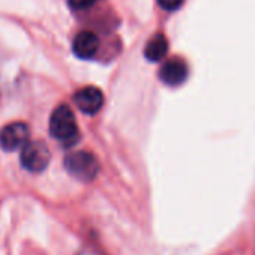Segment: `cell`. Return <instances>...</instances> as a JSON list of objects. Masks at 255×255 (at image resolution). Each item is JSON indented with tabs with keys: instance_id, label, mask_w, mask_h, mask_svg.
<instances>
[{
	"instance_id": "8992f818",
	"label": "cell",
	"mask_w": 255,
	"mask_h": 255,
	"mask_svg": "<svg viewBox=\"0 0 255 255\" xmlns=\"http://www.w3.org/2000/svg\"><path fill=\"white\" fill-rule=\"evenodd\" d=\"M188 65L182 59H170L159 71V78L167 86H180L188 78Z\"/></svg>"
},
{
	"instance_id": "52a82bcc",
	"label": "cell",
	"mask_w": 255,
	"mask_h": 255,
	"mask_svg": "<svg viewBox=\"0 0 255 255\" xmlns=\"http://www.w3.org/2000/svg\"><path fill=\"white\" fill-rule=\"evenodd\" d=\"M99 50V39L93 32H80L72 42V51L80 59H92Z\"/></svg>"
},
{
	"instance_id": "7a4b0ae2",
	"label": "cell",
	"mask_w": 255,
	"mask_h": 255,
	"mask_svg": "<svg viewBox=\"0 0 255 255\" xmlns=\"http://www.w3.org/2000/svg\"><path fill=\"white\" fill-rule=\"evenodd\" d=\"M66 171L80 182H92L99 171V162L90 152H74L65 158Z\"/></svg>"
},
{
	"instance_id": "9c48e42d",
	"label": "cell",
	"mask_w": 255,
	"mask_h": 255,
	"mask_svg": "<svg viewBox=\"0 0 255 255\" xmlns=\"http://www.w3.org/2000/svg\"><path fill=\"white\" fill-rule=\"evenodd\" d=\"M98 0H68V3L72 9L75 11H83V9H87L90 6H93Z\"/></svg>"
},
{
	"instance_id": "30bf717a",
	"label": "cell",
	"mask_w": 255,
	"mask_h": 255,
	"mask_svg": "<svg viewBox=\"0 0 255 255\" xmlns=\"http://www.w3.org/2000/svg\"><path fill=\"white\" fill-rule=\"evenodd\" d=\"M185 0H158V3L165 11H176L183 5Z\"/></svg>"
},
{
	"instance_id": "277c9868",
	"label": "cell",
	"mask_w": 255,
	"mask_h": 255,
	"mask_svg": "<svg viewBox=\"0 0 255 255\" xmlns=\"http://www.w3.org/2000/svg\"><path fill=\"white\" fill-rule=\"evenodd\" d=\"M29 135H30V129L26 123L21 122L11 123L0 131V147L6 152L23 149L29 143Z\"/></svg>"
},
{
	"instance_id": "8fae6325",
	"label": "cell",
	"mask_w": 255,
	"mask_h": 255,
	"mask_svg": "<svg viewBox=\"0 0 255 255\" xmlns=\"http://www.w3.org/2000/svg\"><path fill=\"white\" fill-rule=\"evenodd\" d=\"M78 255H102L101 252H98L96 249H92V248H87V249H84L81 254H78Z\"/></svg>"
},
{
	"instance_id": "6da1fadb",
	"label": "cell",
	"mask_w": 255,
	"mask_h": 255,
	"mask_svg": "<svg viewBox=\"0 0 255 255\" xmlns=\"http://www.w3.org/2000/svg\"><path fill=\"white\" fill-rule=\"evenodd\" d=\"M50 134L65 146H72L78 140L75 116L68 105H59L50 117Z\"/></svg>"
},
{
	"instance_id": "3957f363",
	"label": "cell",
	"mask_w": 255,
	"mask_h": 255,
	"mask_svg": "<svg viewBox=\"0 0 255 255\" xmlns=\"http://www.w3.org/2000/svg\"><path fill=\"white\" fill-rule=\"evenodd\" d=\"M50 150L42 141H29L21 149V165L32 173H39L50 164Z\"/></svg>"
},
{
	"instance_id": "ba28073f",
	"label": "cell",
	"mask_w": 255,
	"mask_h": 255,
	"mask_svg": "<svg viewBox=\"0 0 255 255\" xmlns=\"http://www.w3.org/2000/svg\"><path fill=\"white\" fill-rule=\"evenodd\" d=\"M168 51V41L162 33L155 35L144 48V56L150 62H159L165 57Z\"/></svg>"
},
{
	"instance_id": "5b68a950",
	"label": "cell",
	"mask_w": 255,
	"mask_h": 255,
	"mask_svg": "<svg viewBox=\"0 0 255 255\" xmlns=\"http://www.w3.org/2000/svg\"><path fill=\"white\" fill-rule=\"evenodd\" d=\"M74 102L84 114H96L104 105V95L98 87L87 86L75 92Z\"/></svg>"
}]
</instances>
